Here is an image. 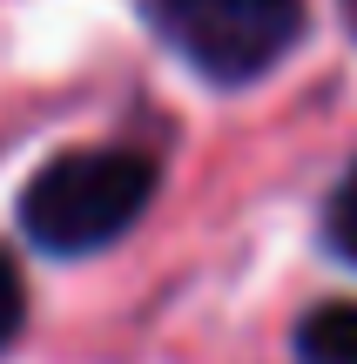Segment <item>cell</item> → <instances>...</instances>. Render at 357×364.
Listing matches in <instances>:
<instances>
[{"instance_id":"6da1fadb","label":"cell","mask_w":357,"mask_h":364,"mask_svg":"<svg viewBox=\"0 0 357 364\" xmlns=\"http://www.w3.org/2000/svg\"><path fill=\"white\" fill-rule=\"evenodd\" d=\"M155 196V162L135 149H67L40 162L21 189V223L48 257H94L115 236L135 230V216Z\"/></svg>"},{"instance_id":"7a4b0ae2","label":"cell","mask_w":357,"mask_h":364,"mask_svg":"<svg viewBox=\"0 0 357 364\" xmlns=\"http://www.w3.org/2000/svg\"><path fill=\"white\" fill-rule=\"evenodd\" d=\"M142 14L196 75L223 88L270 75L304 34V0H142Z\"/></svg>"},{"instance_id":"5b68a950","label":"cell","mask_w":357,"mask_h":364,"mask_svg":"<svg viewBox=\"0 0 357 364\" xmlns=\"http://www.w3.org/2000/svg\"><path fill=\"white\" fill-rule=\"evenodd\" d=\"M21 324H27V284H21V263L0 250V351L21 338Z\"/></svg>"},{"instance_id":"3957f363","label":"cell","mask_w":357,"mask_h":364,"mask_svg":"<svg viewBox=\"0 0 357 364\" xmlns=\"http://www.w3.org/2000/svg\"><path fill=\"white\" fill-rule=\"evenodd\" d=\"M297 358L304 364H357V304H317L297 324Z\"/></svg>"},{"instance_id":"277c9868","label":"cell","mask_w":357,"mask_h":364,"mask_svg":"<svg viewBox=\"0 0 357 364\" xmlns=\"http://www.w3.org/2000/svg\"><path fill=\"white\" fill-rule=\"evenodd\" d=\"M324 243L344 263H357V169H344V182H337L331 203H324Z\"/></svg>"}]
</instances>
